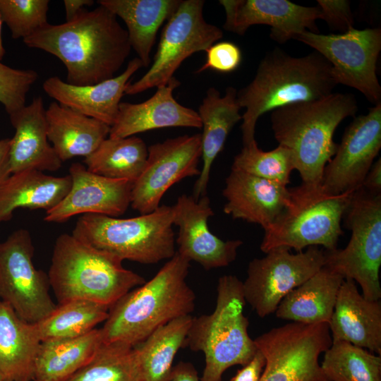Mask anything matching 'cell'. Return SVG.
<instances>
[{
  "label": "cell",
  "mask_w": 381,
  "mask_h": 381,
  "mask_svg": "<svg viewBox=\"0 0 381 381\" xmlns=\"http://www.w3.org/2000/svg\"><path fill=\"white\" fill-rule=\"evenodd\" d=\"M71 188L64 198L46 212L44 220L61 223L77 214H97L112 217L123 214L131 205L133 182L104 177L80 163L69 167Z\"/></svg>",
  "instance_id": "18"
},
{
  "label": "cell",
  "mask_w": 381,
  "mask_h": 381,
  "mask_svg": "<svg viewBox=\"0 0 381 381\" xmlns=\"http://www.w3.org/2000/svg\"><path fill=\"white\" fill-rule=\"evenodd\" d=\"M48 140L61 162L87 157L109 134L110 126L56 101L46 109Z\"/></svg>",
  "instance_id": "25"
},
{
  "label": "cell",
  "mask_w": 381,
  "mask_h": 381,
  "mask_svg": "<svg viewBox=\"0 0 381 381\" xmlns=\"http://www.w3.org/2000/svg\"><path fill=\"white\" fill-rule=\"evenodd\" d=\"M332 341H344L381 356V303L365 298L344 279L329 322Z\"/></svg>",
  "instance_id": "23"
},
{
  "label": "cell",
  "mask_w": 381,
  "mask_h": 381,
  "mask_svg": "<svg viewBox=\"0 0 381 381\" xmlns=\"http://www.w3.org/2000/svg\"><path fill=\"white\" fill-rule=\"evenodd\" d=\"M172 206L127 219L97 214H83L72 235L122 260L155 264L176 253Z\"/></svg>",
  "instance_id": "8"
},
{
  "label": "cell",
  "mask_w": 381,
  "mask_h": 381,
  "mask_svg": "<svg viewBox=\"0 0 381 381\" xmlns=\"http://www.w3.org/2000/svg\"><path fill=\"white\" fill-rule=\"evenodd\" d=\"M34 246L29 231L20 229L0 243V301L29 323L48 316L56 307L47 274L33 264Z\"/></svg>",
  "instance_id": "12"
},
{
  "label": "cell",
  "mask_w": 381,
  "mask_h": 381,
  "mask_svg": "<svg viewBox=\"0 0 381 381\" xmlns=\"http://www.w3.org/2000/svg\"><path fill=\"white\" fill-rule=\"evenodd\" d=\"M286 206L265 231L260 250L284 247L303 251L310 246L337 248L343 234L341 222L355 192L332 195L320 185L302 183L289 188Z\"/></svg>",
  "instance_id": "7"
},
{
  "label": "cell",
  "mask_w": 381,
  "mask_h": 381,
  "mask_svg": "<svg viewBox=\"0 0 381 381\" xmlns=\"http://www.w3.org/2000/svg\"><path fill=\"white\" fill-rule=\"evenodd\" d=\"M240 109L237 90L234 87H228L224 96L216 88L210 87L199 107L202 167L193 188V196L196 200L206 195L212 165L222 150L229 133L242 119Z\"/></svg>",
  "instance_id": "24"
},
{
  "label": "cell",
  "mask_w": 381,
  "mask_h": 381,
  "mask_svg": "<svg viewBox=\"0 0 381 381\" xmlns=\"http://www.w3.org/2000/svg\"><path fill=\"white\" fill-rule=\"evenodd\" d=\"M172 209L173 224L179 228V254L205 270L226 267L236 259L243 241H223L210 231L207 222L214 212L207 195L198 200L181 195Z\"/></svg>",
  "instance_id": "16"
},
{
  "label": "cell",
  "mask_w": 381,
  "mask_h": 381,
  "mask_svg": "<svg viewBox=\"0 0 381 381\" xmlns=\"http://www.w3.org/2000/svg\"><path fill=\"white\" fill-rule=\"evenodd\" d=\"M181 0H99L126 24L129 42L143 66L150 64V53L159 28L171 16Z\"/></svg>",
  "instance_id": "28"
},
{
  "label": "cell",
  "mask_w": 381,
  "mask_h": 381,
  "mask_svg": "<svg viewBox=\"0 0 381 381\" xmlns=\"http://www.w3.org/2000/svg\"><path fill=\"white\" fill-rule=\"evenodd\" d=\"M123 260L85 243L72 234L56 240L48 272L58 304L83 299L111 307L145 279L126 269Z\"/></svg>",
  "instance_id": "5"
},
{
  "label": "cell",
  "mask_w": 381,
  "mask_h": 381,
  "mask_svg": "<svg viewBox=\"0 0 381 381\" xmlns=\"http://www.w3.org/2000/svg\"><path fill=\"white\" fill-rule=\"evenodd\" d=\"M320 365L329 381H381V356L344 341H332Z\"/></svg>",
  "instance_id": "34"
},
{
  "label": "cell",
  "mask_w": 381,
  "mask_h": 381,
  "mask_svg": "<svg viewBox=\"0 0 381 381\" xmlns=\"http://www.w3.org/2000/svg\"><path fill=\"white\" fill-rule=\"evenodd\" d=\"M92 4H94L92 0H64V6L66 21L71 20L78 16L83 11L84 6H90Z\"/></svg>",
  "instance_id": "44"
},
{
  "label": "cell",
  "mask_w": 381,
  "mask_h": 381,
  "mask_svg": "<svg viewBox=\"0 0 381 381\" xmlns=\"http://www.w3.org/2000/svg\"><path fill=\"white\" fill-rule=\"evenodd\" d=\"M144 170L133 182L131 205L140 214H148L159 206L169 188L181 180L199 176L201 135H182L169 138L147 147Z\"/></svg>",
  "instance_id": "14"
},
{
  "label": "cell",
  "mask_w": 381,
  "mask_h": 381,
  "mask_svg": "<svg viewBox=\"0 0 381 381\" xmlns=\"http://www.w3.org/2000/svg\"><path fill=\"white\" fill-rule=\"evenodd\" d=\"M193 317L174 319L133 346L143 381H169L178 351L185 344Z\"/></svg>",
  "instance_id": "31"
},
{
  "label": "cell",
  "mask_w": 381,
  "mask_h": 381,
  "mask_svg": "<svg viewBox=\"0 0 381 381\" xmlns=\"http://www.w3.org/2000/svg\"><path fill=\"white\" fill-rule=\"evenodd\" d=\"M109 307L93 301L76 299L56 305L42 320L32 323L41 342L78 337L104 322Z\"/></svg>",
  "instance_id": "33"
},
{
  "label": "cell",
  "mask_w": 381,
  "mask_h": 381,
  "mask_svg": "<svg viewBox=\"0 0 381 381\" xmlns=\"http://www.w3.org/2000/svg\"><path fill=\"white\" fill-rule=\"evenodd\" d=\"M40 343L33 324L0 301V372L4 381H33Z\"/></svg>",
  "instance_id": "29"
},
{
  "label": "cell",
  "mask_w": 381,
  "mask_h": 381,
  "mask_svg": "<svg viewBox=\"0 0 381 381\" xmlns=\"http://www.w3.org/2000/svg\"><path fill=\"white\" fill-rule=\"evenodd\" d=\"M169 381H200V379L190 363L181 361L173 366Z\"/></svg>",
  "instance_id": "43"
},
{
  "label": "cell",
  "mask_w": 381,
  "mask_h": 381,
  "mask_svg": "<svg viewBox=\"0 0 381 381\" xmlns=\"http://www.w3.org/2000/svg\"><path fill=\"white\" fill-rule=\"evenodd\" d=\"M344 280L322 267L282 299L274 312L276 316L306 325L329 324Z\"/></svg>",
  "instance_id": "27"
},
{
  "label": "cell",
  "mask_w": 381,
  "mask_h": 381,
  "mask_svg": "<svg viewBox=\"0 0 381 381\" xmlns=\"http://www.w3.org/2000/svg\"><path fill=\"white\" fill-rule=\"evenodd\" d=\"M204 4L202 0H181L163 28L151 67L138 80L128 83L125 94L166 85L185 59L222 37V30L205 20Z\"/></svg>",
  "instance_id": "10"
},
{
  "label": "cell",
  "mask_w": 381,
  "mask_h": 381,
  "mask_svg": "<svg viewBox=\"0 0 381 381\" xmlns=\"http://www.w3.org/2000/svg\"><path fill=\"white\" fill-rule=\"evenodd\" d=\"M49 0H0V14L12 37L23 40L49 23Z\"/></svg>",
  "instance_id": "37"
},
{
  "label": "cell",
  "mask_w": 381,
  "mask_h": 381,
  "mask_svg": "<svg viewBox=\"0 0 381 381\" xmlns=\"http://www.w3.org/2000/svg\"><path fill=\"white\" fill-rule=\"evenodd\" d=\"M225 11V30L243 35L252 25L270 27V37L283 44L298 35L318 33L316 20L321 19L319 6H304L288 0H220Z\"/></svg>",
  "instance_id": "17"
},
{
  "label": "cell",
  "mask_w": 381,
  "mask_h": 381,
  "mask_svg": "<svg viewBox=\"0 0 381 381\" xmlns=\"http://www.w3.org/2000/svg\"><path fill=\"white\" fill-rule=\"evenodd\" d=\"M11 138L0 140V183L10 174L8 172V153Z\"/></svg>",
  "instance_id": "45"
},
{
  "label": "cell",
  "mask_w": 381,
  "mask_h": 381,
  "mask_svg": "<svg viewBox=\"0 0 381 381\" xmlns=\"http://www.w3.org/2000/svg\"><path fill=\"white\" fill-rule=\"evenodd\" d=\"M321 19L332 29L344 30L353 27L350 2L346 0H318Z\"/></svg>",
  "instance_id": "40"
},
{
  "label": "cell",
  "mask_w": 381,
  "mask_h": 381,
  "mask_svg": "<svg viewBox=\"0 0 381 381\" xmlns=\"http://www.w3.org/2000/svg\"><path fill=\"white\" fill-rule=\"evenodd\" d=\"M102 343L97 328L78 337L41 342L33 381H65L91 360Z\"/></svg>",
  "instance_id": "30"
},
{
  "label": "cell",
  "mask_w": 381,
  "mask_h": 381,
  "mask_svg": "<svg viewBox=\"0 0 381 381\" xmlns=\"http://www.w3.org/2000/svg\"><path fill=\"white\" fill-rule=\"evenodd\" d=\"M23 41L57 57L66 68V82L79 86L116 76L131 50L126 30L101 5L64 23H48Z\"/></svg>",
  "instance_id": "1"
},
{
  "label": "cell",
  "mask_w": 381,
  "mask_h": 381,
  "mask_svg": "<svg viewBox=\"0 0 381 381\" xmlns=\"http://www.w3.org/2000/svg\"><path fill=\"white\" fill-rule=\"evenodd\" d=\"M141 67L140 60L135 57L120 75L99 83L74 85L58 76H52L44 80L42 87L59 104L111 126L130 79Z\"/></svg>",
  "instance_id": "20"
},
{
  "label": "cell",
  "mask_w": 381,
  "mask_h": 381,
  "mask_svg": "<svg viewBox=\"0 0 381 381\" xmlns=\"http://www.w3.org/2000/svg\"><path fill=\"white\" fill-rule=\"evenodd\" d=\"M65 381H143L133 346L103 342L94 356Z\"/></svg>",
  "instance_id": "35"
},
{
  "label": "cell",
  "mask_w": 381,
  "mask_h": 381,
  "mask_svg": "<svg viewBox=\"0 0 381 381\" xmlns=\"http://www.w3.org/2000/svg\"><path fill=\"white\" fill-rule=\"evenodd\" d=\"M337 85L331 64L314 51L292 56L275 47L260 61L253 80L237 92L242 115L243 145L255 140V126L265 113L297 102L322 99Z\"/></svg>",
  "instance_id": "2"
},
{
  "label": "cell",
  "mask_w": 381,
  "mask_h": 381,
  "mask_svg": "<svg viewBox=\"0 0 381 381\" xmlns=\"http://www.w3.org/2000/svg\"><path fill=\"white\" fill-rule=\"evenodd\" d=\"M179 85L180 82L174 77L166 85L157 87L155 93L143 102H121L109 137L126 138L169 127L201 128L198 112L174 99L173 91Z\"/></svg>",
  "instance_id": "19"
},
{
  "label": "cell",
  "mask_w": 381,
  "mask_h": 381,
  "mask_svg": "<svg viewBox=\"0 0 381 381\" xmlns=\"http://www.w3.org/2000/svg\"><path fill=\"white\" fill-rule=\"evenodd\" d=\"M2 19L0 14V61L3 59L5 54V49L3 46L2 35H1V28H2Z\"/></svg>",
  "instance_id": "46"
},
{
  "label": "cell",
  "mask_w": 381,
  "mask_h": 381,
  "mask_svg": "<svg viewBox=\"0 0 381 381\" xmlns=\"http://www.w3.org/2000/svg\"><path fill=\"white\" fill-rule=\"evenodd\" d=\"M71 176H53L35 169L11 174L0 183V223L10 220L18 208L43 209L56 206L67 195Z\"/></svg>",
  "instance_id": "26"
},
{
  "label": "cell",
  "mask_w": 381,
  "mask_h": 381,
  "mask_svg": "<svg viewBox=\"0 0 381 381\" xmlns=\"http://www.w3.org/2000/svg\"><path fill=\"white\" fill-rule=\"evenodd\" d=\"M357 110L353 95L333 92L320 100L294 103L271 111L274 136L279 145L291 152L302 183L321 184L325 167L337 150L334 131Z\"/></svg>",
  "instance_id": "4"
},
{
  "label": "cell",
  "mask_w": 381,
  "mask_h": 381,
  "mask_svg": "<svg viewBox=\"0 0 381 381\" xmlns=\"http://www.w3.org/2000/svg\"><path fill=\"white\" fill-rule=\"evenodd\" d=\"M351 231L347 246L326 250L323 267L357 282L368 300L381 298V194L356 190L344 214Z\"/></svg>",
  "instance_id": "9"
},
{
  "label": "cell",
  "mask_w": 381,
  "mask_h": 381,
  "mask_svg": "<svg viewBox=\"0 0 381 381\" xmlns=\"http://www.w3.org/2000/svg\"><path fill=\"white\" fill-rule=\"evenodd\" d=\"M9 118L15 129L8 153L10 175L26 169L54 171L61 168L62 162L48 140L46 109L41 97H34Z\"/></svg>",
  "instance_id": "22"
},
{
  "label": "cell",
  "mask_w": 381,
  "mask_h": 381,
  "mask_svg": "<svg viewBox=\"0 0 381 381\" xmlns=\"http://www.w3.org/2000/svg\"><path fill=\"white\" fill-rule=\"evenodd\" d=\"M365 190L374 193L380 194L381 192V159H378L367 173L362 186Z\"/></svg>",
  "instance_id": "42"
},
{
  "label": "cell",
  "mask_w": 381,
  "mask_h": 381,
  "mask_svg": "<svg viewBox=\"0 0 381 381\" xmlns=\"http://www.w3.org/2000/svg\"><path fill=\"white\" fill-rule=\"evenodd\" d=\"M265 364V357L258 349L253 358L238 370L231 381H259Z\"/></svg>",
  "instance_id": "41"
},
{
  "label": "cell",
  "mask_w": 381,
  "mask_h": 381,
  "mask_svg": "<svg viewBox=\"0 0 381 381\" xmlns=\"http://www.w3.org/2000/svg\"><path fill=\"white\" fill-rule=\"evenodd\" d=\"M214 310L192 319L185 344L205 355L200 381H222L230 367L247 364L258 349L249 336L243 313V282L234 275L219 277Z\"/></svg>",
  "instance_id": "6"
},
{
  "label": "cell",
  "mask_w": 381,
  "mask_h": 381,
  "mask_svg": "<svg viewBox=\"0 0 381 381\" xmlns=\"http://www.w3.org/2000/svg\"><path fill=\"white\" fill-rule=\"evenodd\" d=\"M381 147V102L346 127L337 150L326 164L321 181L332 195L354 192L363 181Z\"/></svg>",
  "instance_id": "15"
},
{
  "label": "cell",
  "mask_w": 381,
  "mask_h": 381,
  "mask_svg": "<svg viewBox=\"0 0 381 381\" xmlns=\"http://www.w3.org/2000/svg\"><path fill=\"white\" fill-rule=\"evenodd\" d=\"M320 54L332 66L336 83L361 92L371 103L381 102V86L376 74L381 51V30L356 29L341 34L305 31L295 37Z\"/></svg>",
  "instance_id": "11"
},
{
  "label": "cell",
  "mask_w": 381,
  "mask_h": 381,
  "mask_svg": "<svg viewBox=\"0 0 381 381\" xmlns=\"http://www.w3.org/2000/svg\"><path fill=\"white\" fill-rule=\"evenodd\" d=\"M148 155L145 143L137 136L107 138L85 157L87 169L94 174L134 182L145 169Z\"/></svg>",
  "instance_id": "32"
},
{
  "label": "cell",
  "mask_w": 381,
  "mask_h": 381,
  "mask_svg": "<svg viewBox=\"0 0 381 381\" xmlns=\"http://www.w3.org/2000/svg\"><path fill=\"white\" fill-rule=\"evenodd\" d=\"M231 169L286 186L295 165L288 148L279 145L274 150L263 151L255 140L243 145L241 152L234 157Z\"/></svg>",
  "instance_id": "36"
},
{
  "label": "cell",
  "mask_w": 381,
  "mask_h": 381,
  "mask_svg": "<svg viewBox=\"0 0 381 381\" xmlns=\"http://www.w3.org/2000/svg\"><path fill=\"white\" fill-rule=\"evenodd\" d=\"M205 52L206 61L196 71L197 73H201L207 69L221 73L232 72L239 66L242 59L241 49L231 42L214 43Z\"/></svg>",
  "instance_id": "39"
},
{
  "label": "cell",
  "mask_w": 381,
  "mask_h": 381,
  "mask_svg": "<svg viewBox=\"0 0 381 381\" xmlns=\"http://www.w3.org/2000/svg\"><path fill=\"white\" fill-rule=\"evenodd\" d=\"M325 252L323 248L310 246L306 251L291 253L290 249L279 247L262 258H254L248 264L243 282L246 302L260 318L274 313L290 291L324 266Z\"/></svg>",
  "instance_id": "13"
},
{
  "label": "cell",
  "mask_w": 381,
  "mask_h": 381,
  "mask_svg": "<svg viewBox=\"0 0 381 381\" xmlns=\"http://www.w3.org/2000/svg\"><path fill=\"white\" fill-rule=\"evenodd\" d=\"M189 263L176 252L150 280L114 303L100 328L103 342L134 346L169 322L190 315L195 295L186 282Z\"/></svg>",
  "instance_id": "3"
},
{
  "label": "cell",
  "mask_w": 381,
  "mask_h": 381,
  "mask_svg": "<svg viewBox=\"0 0 381 381\" xmlns=\"http://www.w3.org/2000/svg\"><path fill=\"white\" fill-rule=\"evenodd\" d=\"M31 69H15L0 61V103L8 115L24 107L27 95L38 78Z\"/></svg>",
  "instance_id": "38"
},
{
  "label": "cell",
  "mask_w": 381,
  "mask_h": 381,
  "mask_svg": "<svg viewBox=\"0 0 381 381\" xmlns=\"http://www.w3.org/2000/svg\"><path fill=\"white\" fill-rule=\"evenodd\" d=\"M223 195L225 214L267 229L284 210L289 188L280 183L231 169Z\"/></svg>",
  "instance_id": "21"
},
{
  "label": "cell",
  "mask_w": 381,
  "mask_h": 381,
  "mask_svg": "<svg viewBox=\"0 0 381 381\" xmlns=\"http://www.w3.org/2000/svg\"><path fill=\"white\" fill-rule=\"evenodd\" d=\"M0 381H4V379H3V377H2V375L0 372Z\"/></svg>",
  "instance_id": "47"
}]
</instances>
